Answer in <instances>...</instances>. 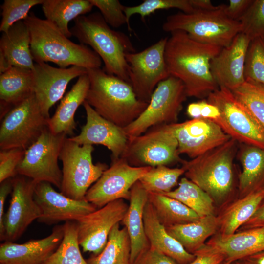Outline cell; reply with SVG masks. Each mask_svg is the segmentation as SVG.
Masks as SVG:
<instances>
[{"instance_id":"18","label":"cell","mask_w":264,"mask_h":264,"mask_svg":"<svg viewBox=\"0 0 264 264\" xmlns=\"http://www.w3.org/2000/svg\"><path fill=\"white\" fill-rule=\"evenodd\" d=\"M172 125L178 142L179 154H186L191 159L224 144L231 138L217 123L202 118Z\"/></svg>"},{"instance_id":"24","label":"cell","mask_w":264,"mask_h":264,"mask_svg":"<svg viewBox=\"0 0 264 264\" xmlns=\"http://www.w3.org/2000/svg\"><path fill=\"white\" fill-rule=\"evenodd\" d=\"M206 244L221 253L226 264H231L264 250V226L238 231L227 236L217 233Z\"/></svg>"},{"instance_id":"14","label":"cell","mask_w":264,"mask_h":264,"mask_svg":"<svg viewBox=\"0 0 264 264\" xmlns=\"http://www.w3.org/2000/svg\"><path fill=\"white\" fill-rule=\"evenodd\" d=\"M152 167H134L124 159H112L110 167L87 191L85 199L96 208L111 201L129 199L131 189Z\"/></svg>"},{"instance_id":"55","label":"cell","mask_w":264,"mask_h":264,"mask_svg":"<svg viewBox=\"0 0 264 264\" xmlns=\"http://www.w3.org/2000/svg\"><path fill=\"white\" fill-rule=\"evenodd\" d=\"M220 264H226L223 261V262H222L221 263H220Z\"/></svg>"},{"instance_id":"51","label":"cell","mask_w":264,"mask_h":264,"mask_svg":"<svg viewBox=\"0 0 264 264\" xmlns=\"http://www.w3.org/2000/svg\"><path fill=\"white\" fill-rule=\"evenodd\" d=\"M191 4L195 10L207 11L213 10L217 6L213 5L210 0H190Z\"/></svg>"},{"instance_id":"49","label":"cell","mask_w":264,"mask_h":264,"mask_svg":"<svg viewBox=\"0 0 264 264\" xmlns=\"http://www.w3.org/2000/svg\"><path fill=\"white\" fill-rule=\"evenodd\" d=\"M200 101L201 107V118L212 121L217 124L221 118V113L219 109L216 105L208 102L207 100Z\"/></svg>"},{"instance_id":"3","label":"cell","mask_w":264,"mask_h":264,"mask_svg":"<svg viewBox=\"0 0 264 264\" xmlns=\"http://www.w3.org/2000/svg\"><path fill=\"white\" fill-rule=\"evenodd\" d=\"M89 88L86 101L106 119L122 128L133 122L148 103L137 97L131 84L100 67L87 69Z\"/></svg>"},{"instance_id":"9","label":"cell","mask_w":264,"mask_h":264,"mask_svg":"<svg viewBox=\"0 0 264 264\" xmlns=\"http://www.w3.org/2000/svg\"><path fill=\"white\" fill-rule=\"evenodd\" d=\"M178 148L172 124L160 125L129 138L121 157L134 167L167 166L182 161Z\"/></svg>"},{"instance_id":"2","label":"cell","mask_w":264,"mask_h":264,"mask_svg":"<svg viewBox=\"0 0 264 264\" xmlns=\"http://www.w3.org/2000/svg\"><path fill=\"white\" fill-rule=\"evenodd\" d=\"M30 35V49L36 63L50 62L61 68L77 66L85 68L100 67L102 61L87 45L76 44L54 24L29 13L23 20Z\"/></svg>"},{"instance_id":"6","label":"cell","mask_w":264,"mask_h":264,"mask_svg":"<svg viewBox=\"0 0 264 264\" xmlns=\"http://www.w3.org/2000/svg\"><path fill=\"white\" fill-rule=\"evenodd\" d=\"M225 4L213 10H196L192 13L178 12L168 16L162 25L163 31L181 30L198 42L222 48L230 44L241 32L239 21L229 19L224 13Z\"/></svg>"},{"instance_id":"35","label":"cell","mask_w":264,"mask_h":264,"mask_svg":"<svg viewBox=\"0 0 264 264\" xmlns=\"http://www.w3.org/2000/svg\"><path fill=\"white\" fill-rule=\"evenodd\" d=\"M162 194L177 199L200 217L214 214V201L211 197L185 177L181 179L177 188Z\"/></svg>"},{"instance_id":"37","label":"cell","mask_w":264,"mask_h":264,"mask_svg":"<svg viewBox=\"0 0 264 264\" xmlns=\"http://www.w3.org/2000/svg\"><path fill=\"white\" fill-rule=\"evenodd\" d=\"M184 172L182 167L158 166L152 167L138 181L148 192L162 194L171 191Z\"/></svg>"},{"instance_id":"16","label":"cell","mask_w":264,"mask_h":264,"mask_svg":"<svg viewBox=\"0 0 264 264\" xmlns=\"http://www.w3.org/2000/svg\"><path fill=\"white\" fill-rule=\"evenodd\" d=\"M37 182L20 175L13 178L11 198L4 217L5 241L17 240L28 226L41 217V210L34 199Z\"/></svg>"},{"instance_id":"13","label":"cell","mask_w":264,"mask_h":264,"mask_svg":"<svg viewBox=\"0 0 264 264\" xmlns=\"http://www.w3.org/2000/svg\"><path fill=\"white\" fill-rule=\"evenodd\" d=\"M168 37L138 52L125 54L129 67V83L137 97L149 103L157 85L170 75L165 59Z\"/></svg>"},{"instance_id":"15","label":"cell","mask_w":264,"mask_h":264,"mask_svg":"<svg viewBox=\"0 0 264 264\" xmlns=\"http://www.w3.org/2000/svg\"><path fill=\"white\" fill-rule=\"evenodd\" d=\"M128 208L123 199H117L80 218L78 237L84 252L99 254L107 242L112 228L122 221Z\"/></svg>"},{"instance_id":"33","label":"cell","mask_w":264,"mask_h":264,"mask_svg":"<svg viewBox=\"0 0 264 264\" xmlns=\"http://www.w3.org/2000/svg\"><path fill=\"white\" fill-rule=\"evenodd\" d=\"M148 201L160 222L166 227L198 220L200 217L176 199L166 195L148 192Z\"/></svg>"},{"instance_id":"41","label":"cell","mask_w":264,"mask_h":264,"mask_svg":"<svg viewBox=\"0 0 264 264\" xmlns=\"http://www.w3.org/2000/svg\"><path fill=\"white\" fill-rule=\"evenodd\" d=\"M44 0H4L2 9L0 31L6 32L16 22L25 20L34 6L41 4Z\"/></svg>"},{"instance_id":"23","label":"cell","mask_w":264,"mask_h":264,"mask_svg":"<svg viewBox=\"0 0 264 264\" xmlns=\"http://www.w3.org/2000/svg\"><path fill=\"white\" fill-rule=\"evenodd\" d=\"M30 35L24 21L2 33L0 39V74L12 66L32 70L35 62L30 49Z\"/></svg>"},{"instance_id":"26","label":"cell","mask_w":264,"mask_h":264,"mask_svg":"<svg viewBox=\"0 0 264 264\" xmlns=\"http://www.w3.org/2000/svg\"><path fill=\"white\" fill-rule=\"evenodd\" d=\"M89 85L87 73L78 77L71 89L61 99L54 115L48 119V128L51 132L73 136L77 126L75 113L86 100Z\"/></svg>"},{"instance_id":"43","label":"cell","mask_w":264,"mask_h":264,"mask_svg":"<svg viewBox=\"0 0 264 264\" xmlns=\"http://www.w3.org/2000/svg\"><path fill=\"white\" fill-rule=\"evenodd\" d=\"M93 6L100 11L106 22L113 28H119L126 24L132 31L124 11L125 6L118 0H89Z\"/></svg>"},{"instance_id":"12","label":"cell","mask_w":264,"mask_h":264,"mask_svg":"<svg viewBox=\"0 0 264 264\" xmlns=\"http://www.w3.org/2000/svg\"><path fill=\"white\" fill-rule=\"evenodd\" d=\"M66 137L64 133L53 134L47 127L25 150L23 159L16 169L17 174L37 182H49L60 190L63 174L58 160Z\"/></svg>"},{"instance_id":"47","label":"cell","mask_w":264,"mask_h":264,"mask_svg":"<svg viewBox=\"0 0 264 264\" xmlns=\"http://www.w3.org/2000/svg\"><path fill=\"white\" fill-rule=\"evenodd\" d=\"M253 0H229L225 5L224 11L229 19L238 21L246 11Z\"/></svg>"},{"instance_id":"39","label":"cell","mask_w":264,"mask_h":264,"mask_svg":"<svg viewBox=\"0 0 264 264\" xmlns=\"http://www.w3.org/2000/svg\"><path fill=\"white\" fill-rule=\"evenodd\" d=\"M171 8L178 9L184 13H192L196 10L190 0H145L137 5L125 6L124 11L130 25V18L134 14L140 15L144 19L156 11Z\"/></svg>"},{"instance_id":"34","label":"cell","mask_w":264,"mask_h":264,"mask_svg":"<svg viewBox=\"0 0 264 264\" xmlns=\"http://www.w3.org/2000/svg\"><path fill=\"white\" fill-rule=\"evenodd\" d=\"M131 243L125 227L120 228L119 223L110 231L107 242L102 252L91 258L90 264H132Z\"/></svg>"},{"instance_id":"53","label":"cell","mask_w":264,"mask_h":264,"mask_svg":"<svg viewBox=\"0 0 264 264\" xmlns=\"http://www.w3.org/2000/svg\"><path fill=\"white\" fill-rule=\"evenodd\" d=\"M242 260L247 264H264V250L249 255Z\"/></svg>"},{"instance_id":"40","label":"cell","mask_w":264,"mask_h":264,"mask_svg":"<svg viewBox=\"0 0 264 264\" xmlns=\"http://www.w3.org/2000/svg\"><path fill=\"white\" fill-rule=\"evenodd\" d=\"M244 77L264 85V38L251 41L246 56Z\"/></svg>"},{"instance_id":"31","label":"cell","mask_w":264,"mask_h":264,"mask_svg":"<svg viewBox=\"0 0 264 264\" xmlns=\"http://www.w3.org/2000/svg\"><path fill=\"white\" fill-rule=\"evenodd\" d=\"M264 198V190L251 192L231 203L218 216V233L230 235L236 232L253 215Z\"/></svg>"},{"instance_id":"4","label":"cell","mask_w":264,"mask_h":264,"mask_svg":"<svg viewBox=\"0 0 264 264\" xmlns=\"http://www.w3.org/2000/svg\"><path fill=\"white\" fill-rule=\"evenodd\" d=\"M74 21L70 29L72 35L80 44L92 48L103 62L106 72L129 83L125 54L135 52L130 38L124 33L112 29L99 12L82 15Z\"/></svg>"},{"instance_id":"42","label":"cell","mask_w":264,"mask_h":264,"mask_svg":"<svg viewBox=\"0 0 264 264\" xmlns=\"http://www.w3.org/2000/svg\"><path fill=\"white\" fill-rule=\"evenodd\" d=\"M238 21L241 24V32L251 40L264 38V0H253Z\"/></svg>"},{"instance_id":"50","label":"cell","mask_w":264,"mask_h":264,"mask_svg":"<svg viewBox=\"0 0 264 264\" xmlns=\"http://www.w3.org/2000/svg\"><path fill=\"white\" fill-rule=\"evenodd\" d=\"M261 226H264V198L252 217L238 231Z\"/></svg>"},{"instance_id":"52","label":"cell","mask_w":264,"mask_h":264,"mask_svg":"<svg viewBox=\"0 0 264 264\" xmlns=\"http://www.w3.org/2000/svg\"><path fill=\"white\" fill-rule=\"evenodd\" d=\"M200 101L190 103L187 108V114L192 119L201 118Z\"/></svg>"},{"instance_id":"32","label":"cell","mask_w":264,"mask_h":264,"mask_svg":"<svg viewBox=\"0 0 264 264\" xmlns=\"http://www.w3.org/2000/svg\"><path fill=\"white\" fill-rule=\"evenodd\" d=\"M93 7L89 0H44L42 4L45 19L68 38L72 36L69 22L90 12Z\"/></svg>"},{"instance_id":"44","label":"cell","mask_w":264,"mask_h":264,"mask_svg":"<svg viewBox=\"0 0 264 264\" xmlns=\"http://www.w3.org/2000/svg\"><path fill=\"white\" fill-rule=\"evenodd\" d=\"M25 150L11 148L0 151V183L17 175L16 169L24 156Z\"/></svg>"},{"instance_id":"28","label":"cell","mask_w":264,"mask_h":264,"mask_svg":"<svg viewBox=\"0 0 264 264\" xmlns=\"http://www.w3.org/2000/svg\"><path fill=\"white\" fill-rule=\"evenodd\" d=\"M33 94L32 71L12 66L0 75V116Z\"/></svg>"},{"instance_id":"30","label":"cell","mask_w":264,"mask_h":264,"mask_svg":"<svg viewBox=\"0 0 264 264\" xmlns=\"http://www.w3.org/2000/svg\"><path fill=\"white\" fill-rule=\"evenodd\" d=\"M240 151L242 170L239 176V198L264 190V149L243 144Z\"/></svg>"},{"instance_id":"25","label":"cell","mask_w":264,"mask_h":264,"mask_svg":"<svg viewBox=\"0 0 264 264\" xmlns=\"http://www.w3.org/2000/svg\"><path fill=\"white\" fill-rule=\"evenodd\" d=\"M143 220L146 236L151 246L173 259L178 264H189L194 260L195 255L186 251L168 233L149 201L144 208Z\"/></svg>"},{"instance_id":"1","label":"cell","mask_w":264,"mask_h":264,"mask_svg":"<svg viewBox=\"0 0 264 264\" xmlns=\"http://www.w3.org/2000/svg\"><path fill=\"white\" fill-rule=\"evenodd\" d=\"M165 50L168 72L184 85L187 97L202 99L219 87L210 69L222 47L198 42L181 30L170 33Z\"/></svg>"},{"instance_id":"46","label":"cell","mask_w":264,"mask_h":264,"mask_svg":"<svg viewBox=\"0 0 264 264\" xmlns=\"http://www.w3.org/2000/svg\"><path fill=\"white\" fill-rule=\"evenodd\" d=\"M195 258L189 264H220L224 261V256L205 244L194 254Z\"/></svg>"},{"instance_id":"36","label":"cell","mask_w":264,"mask_h":264,"mask_svg":"<svg viewBox=\"0 0 264 264\" xmlns=\"http://www.w3.org/2000/svg\"><path fill=\"white\" fill-rule=\"evenodd\" d=\"M63 225L64 236L61 243L42 264H88L80 251L77 222L67 221Z\"/></svg>"},{"instance_id":"19","label":"cell","mask_w":264,"mask_h":264,"mask_svg":"<svg viewBox=\"0 0 264 264\" xmlns=\"http://www.w3.org/2000/svg\"><path fill=\"white\" fill-rule=\"evenodd\" d=\"M34 199L41 212V216L37 220L47 225L63 221H76L96 209L86 199H73L57 192L47 182L36 183Z\"/></svg>"},{"instance_id":"11","label":"cell","mask_w":264,"mask_h":264,"mask_svg":"<svg viewBox=\"0 0 264 264\" xmlns=\"http://www.w3.org/2000/svg\"><path fill=\"white\" fill-rule=\"evenodd\" d=\"M49 119L43 114L34 94L17 104L2 118L0 150H26L48 127Z\"/></svg>"},{"instance_id":"21","label":"cell","mask_w":264,"mask_h":264,"mask_svg":"<svg viewBox=\"0 0 264 264\" xmlns=\"http://www.w3.org/2000/svg\"><path fill=\"white\" fill-rule=\"evenodd\" d=\"M251 41L240 32L212 59L210 69L219 87L232 90L245 82V62Z\"/></svg>"},{"instance_id":"48","label":"cell","mask_w":264,"mask_h":264,"mask_svg":"<svg viewBox=\"0 0 264 264\" xmlns=\"http://www.w3.org/2000/svg\"><path fill=\"white\" fill-rule=\"evenodd\" d=\"M13 178H8L0 185V239L4 241V208L8 195L12 192Z\"/></svg>"},{"instance_id":"22","label":"cell","mask_w":264,"mask_h":264,"mask_svg":"<svg viewBox=\"0 0 264 264\" xmlns=\"http://www.w3.org/2000/svg\"><path fill=\"white\" fill-rule=\"evenodd\" d=\"M64 236V225L53 227L43 239L22 244L5 241L0 245V264H42L58 248Z\"/></svg>"},{"instance_id":"17","label":"cell","mask_w":264,"mask_h":264,"mask_svg":"<svg viewBox=\"0 0 264 264\" xmlns=\"http://www.w3.org/2000/svg\"><path fill=\"white\" fill-rule=\"evenodd\" d=\"M32 71L33 94L43 114L48 118L50 109L62 99L68 83L87 73V69L81 66L56 67L44 62H35Z\"/></svg>"},{"instance_id":"45","label":"cell","mask_w":264,"mask_h":264,"mask_svg":"<svg viewBox=\"0 0 264 264\" xmlns=\"http://www.w3.org/2000/svg\"><path fill=\"white\" fill-rule=\"evenodd\" d=\"M132 264H178L150 245L142 251Z\"/></svg>"},{"instance_id":"29","label":"cell","mask_w":264,"mask_h":264,"mask_svg":"<svg viewBox=\"0 0 264 264\" xmlns=\"http://www.w3.org/2000/svg\"><path fill=\"white\" fill-rule=\"evenodd\" d=\"M218 216L200 217L197 221L166 227L168 233L176 239L188 252L194 254L202 248L207 240L219 230Z\"/></svg>"},{"instance_id":"8","label":"cell","mask_w":264,"mask_h":264,"mask_svg":"<svg viewBox=\"0 0 264 264\" xmlns=\"http://www.w3.org/2000/svg\"><path fill=\"white\" fill-rule=\"evenodd\" d=\"M187 95L183 83L170 76L154 89L147 107L133 122L123 130L128 137L141 135L154 126L177 123Z\"/></svg>"},{"instance_id":"54","label":"cell","mask_w":264,"mask_h":264,"mask_svg":"<svg viewBox=\"0 0 264 264\" xmlns=\"http://www.w3.org/2000/svg\"><path fill=\"white\" fill-rule=\"evenodd\" d=\"M231 264H247L243 260H237L233 262Z\"/></svg>"},{"instance_id":"27","label":"cell","mask_w":264,"mask_h":264,"mask_svg":"<svg viewBox=\"0 0 264 264\" xmlns=\"http://www.w3.org/2000/svg\"><path fill=\"white\" fill-rule=\"evenodd\" d=\"M130 203L122 220L128 232L131 243V262L150 244L146 236L143 214L148 201V192L139 181L131 189Z\"/></svg>"},{"instance_id":"38","label":"cell","mask_w":264,"mask_h":264,"mask_svg":"<svg viewBox=\"0 0 264 264\" xmlns=\"http://www.w3.org/2000/svg\"><path fill=\"white\" fill-rule=\"evenodd\" d=\"M231 91L264 129V85L245 80L243 84Z\"/></svg>"},{"instance_id":"10","label":"cell","mask_w":264,"mask_h":264,"mask_svg":"<svg viewBox=\"0 0 264 264\" xmlns=\"http://www.w3.org/2000/svg\"><path fill=\"white\" fill-rule=\"evenodd\" d=\"M220 110L217 124L231 138L243 144L264 149V129L229 89L219 87L207 97Z\"/></svg>"},{"instance_id":"5","label":"cell","mask_w":264,"mask_h":264,"mask_svg":"<svg viewBox=\"0 0 264 264\" xmlns=\"http://www.w3.org/2000/svg\"><path fill=\"white\" fill-rule=\"evenodd\" d=\"M237 143L231 138L190 160L181 161L185 177L207 193L214 202L223 201L232 191Z\"/></svg>"},{"instance_id":"20","label":"cell","mask_w":264,"mask_h":264,"mask_svg":"<svg viewBox=\"0 0 264 264\" xmlns=\"http://www.w3.org/2000/svg\"><path fill=\"white\" fill-rule=\"evenodd\" d=\"M83 105L86 123L80 133L70 139L80 145H102L111 152L112 159L121 157L129 139L123 129L100 116L86 101Z\"/></svg>"},{"instance_id":"7","label":"cell","mask_w":264,"mask_h":264,"mask_svg":"<svg viewBox=\"0 0 264 264\" xmlns=\"http://www.w3.org/2000/svg\"><path fill=\"white\" fill-rule=\"evenodd\" d=\"M93 145H80L66 137L59 155L63 164L62 194L73 199H85L88 190L108 168L105 163H93Z\"/></svg>"}]
</instances>
